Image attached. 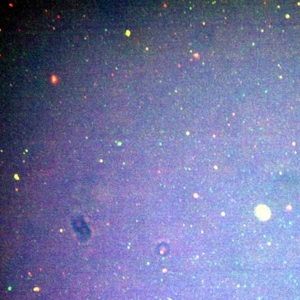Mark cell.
Listing matches in <instances>:
<instances>
[{
  "label": "cell",
  "instance_id": "obj_2",
  "mask_svg": "<svg viewBox=\"0 0 300 300\" xmlns=\"http://www.w3.org/2000/svg\"><path fill=\"white\" fill-rule=\"evenodd\" d=\"M52 81L54 84L58 82V78L56 76H53L52 77Z\"/></svg>",
  "mask_w": 300,
  "mask_h": 300
},
{
  "label": "cell",
  "instance_id": "obj_1",
  "mask_svg": "<svg viewBox=\"0 0 300 300\" xmlns=\"http://www.w3.org/2000/svg\"><path fill=\"white\" fill-rule=\"evenodd\" d=\"M255 211L258 218L262 221L269 219L271 215L269 207L264 205L258 206Z\"/></svg>",
  "mask_w": 300,
  "mask_h": 300
}]
</instances>
